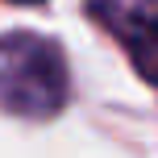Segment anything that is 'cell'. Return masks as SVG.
Here are the masks:
<instances>
[{"label":"cell","mask_w":158,"mask_h":158,"mask_svg":"<svg viewBox=\"0 0 158 158\" xmlns=\"http://www.w3.org/2000/svg\"><path fill=\"white\" fill-rule=\"evenodd\" d=\"M63 46L46 33L13 29L0 33V108L13 117H58L71 96Z\"/></svg>","instance_id":"obj_1"},{"label":"cell","mask_w":158,"mask_h":158,"mask_svg":"<svg viewBox=\"0 0 158 158\" xmlns=\"http://www.w3.org/2000/svg\"><path fill=\"white\" fill-rule=\"evenodd\" d=\"M87 17L129 50L158 25V0H87Z\"/></svg>","instance_id":"obj_2"},{"label":"cell","mask_w":158,"mask_h":158,"mask_svg":"<svg viewBox=\"0 0 158 158\" xmlns=\"http://www.w3.org/2000/svg\"><path fill=\"white\" fill-rule=\"evenodd\" d=\"M129 58H133L137 75H142L150 87H158V25L146 33L142 42H133V46H129Z\"/></svg>","instance_id":"obj_3"},{"label":"cell","mask_w":158,"mask_h":158,"mask_svg":"<svg viewBox=\"0 0 158 158\" xmlns=\"http://www.w3.org/2000/svg\"><path fill=\"white\" fill-rule=\"evenodd\" d=\"M13 4H38V0H13Z\"/></svg>","instance_id":"obj_4"}]
</instances>
